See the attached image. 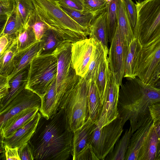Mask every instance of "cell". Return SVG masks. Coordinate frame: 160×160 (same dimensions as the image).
I'll list each match as a JSON object with an SVG mask.
<instances>
[{
  "label": "cell",
  "instance_id": "1",
  "mask_svg": "<svg viewBox=\"0 0 160 160\" xmlns=\"http://www.w3.org/2000/svg\"><path fill=\"white\" fill-rule=\"evenodd\" d=\"M73 136L63 108L48 118L41 116L29 141L34 160H67L71 155Z\"/></svg>",
  "mask_w": 160,
  "mask_h": 160
},
{
  "label": "cell",
  "instance_id": "2",
  "mask_svg": "<svg viewBox=\"0 0 160 160\" xmlns=\"http://www.w3.org/2000/svg\"><path fill=\"white\" fill-rule=\"evenodd\" d=\"M160 102V88L143 82L137 77L119 90V116L125 123L129 120L133 133L151 117L149 107Z\"/></svg>",
  "mask_w": 160,
  "mask_h": 160
},
{
  "label": "cell",
  "instance_id": "3",
  "mask_svg": "<svg viewBox=\"0 0 160 160\" xmlns=\"http://www.w3.org/2000/svg\"><path fill=\"white\" fill-rule=\"evenodd\" d=\"M57 70V59L53 53L35 56L29 65L25 88L42 98L56 80Z\"/></svg>",
  "mask_w": 160,
  "mask_h": 160
},
{
  "label": "cell",
  "instance_id": "4",
  "mask_svg": "<svg viewBox=\"0 0 160 160\" xmlns=\"http://www.w3.org/2000/svg\"><path fill=\"white\" fill-rule=\"evenodd\" d=\"M136 2L138 15L134 32L144 47L160 37V0Z\"/></svg>",
  "mask_w": 160,
  "mask_h": 160
},
{
  "label": "cell",
  "instance_id": "5",
  "mask_svg": "<svg viewBox=\"0 0 160 160\" xmlns=\"http://www.w3.org/2000/svg\"><path fill=\"white\" fill-rule=\"evenodd\" d=\"M35 11L50 28L61 34L65 30L87 36L89 29L83 28L74 20L62 8L56 0H32Z\"/></svg>",
  "mask_w": 160,
  "mask_h": 160
},
{
  "label": "cell",
  "instance_id": "6",
  "mask_svg": "<svg viewBox=\"0 0 160 160\" xmlns=\"http://www.w3.org/2000/svg\"><path fill=\"white\" fill-rule=\"evenodd\" d=\"M89 81L81 77L79 82L63 102L68 122L74 132L82 127L89 117L88 102Z\"/></svg>",
  "mask_w": 160,
  "mask_h": 160
},
{
  "label": "cell",
  "instance_id": "7",
  "mask_svg": "<svg viewBox=\"0 0 160 160\" xmlns=\"http://www.w3.org/2000/svg\"><path fill=\"white\" fill-rule=\"evenodd\" d=\"M124 124L118 116L100 128L96 125L93 133L91 145L99 160H104L112 150L123 131Z\"/></svg>",
  "mask_w": 160,
  "mask_h": 160
},
{
  "label": "cell",
  "instance_id": "8",
  "mask_svg": "<svg viewBox=\"0 0 160 160\" xmlns=\"http://www.w3.org/2000/svg\"><path fill=\"white\" fill-rule=\"evenodd\" d=\"M160 65V37L143 47L138 64V77L143 82L154 85Z\"/></svg>",
  "mask_w": 160,
  "mask_h": 160
},
{
  "label": "cell",
  "instance_id": "9",
  "mask_svg": "<svg viewBox=\"0 0 160 160\" xmlns=\"http://www.w3.org/2000/svg\"><path fill=\"white\" fill-rule=\"evenodd\" d=\"M96 125L89 118L82 127L73 132L71 152L73 160H98L91 145Z\"/></svg>",
  "mask_w": 160,
  "mask_h": 160
},
{
  "label": "cell",
  "instance_id": "10",
  "mask_svg": "<svg viewBox=\"0 0 160 160\" xmlns=\"http://www.w3.org/2000/svg\"><path fill=\"white\" fill-rule=\"evenodd\" d=\"M119 87L117 83L114 76L109 68L102 111L96 124L99 128L110 123L119 116L117 107Z\"/></svg>",
  "mask_w": 160,
  "mask_h": 160
},
{
  "label": "cell",
  "instance_id": "11",
  "mask_svg": "<svg viewBox=\"0 0 160 160\" xmlns=\"http://www.w3.org/2000/svg\"><path fill=\"white\" fill-rule=\"evenodd\" d=\"M97 42L89 38L72 45V66L77 75L84 78L95 50Z\"/></svg>",
  "mask_w": 160,
  "mask_h": 160
},
{
  "label": "cell",
  "instance_id": "12",
  "mask_svg": "<svg viewBox=\"0 0 160 160\" xmlns=\"http://www.w3.org/2000/svg\"><path fill=\"white\" fill-rule=\"evenodd\" d=\"M128 48L124 42L118 23L108 52L109 68L113 73L117 83L121 84L124 77L125 60Z\"/></svg>",
  "mask_w": 160,
  "mask_h": 160
},
{
  "label": "cell",
  "instance_id": "13",
  "mask_svg": "<svg viewBox=\"0 0 160 160\" xmlns=\"http://www.w3.org/2000/svg\"><path fill=\"white\" fill-rule=\"evenodd\" d=\"M41 104V98L38 95L24 88L0 112V130L12 117L23 110L31 108H40Z\"/></svg>",
  "mask_w": 160,
  "mask_h": 160
},
{
  "label": "cell",
  "instance_id": "14",
  "mask_svg": "<svg viewBox=\"0 0 160 160\" xmlns=\"http://www.w3.org/2000/svg\"><path fill=\"white\" fill-rule=\"evenodd\" d=\"M41 116L38 111L26 125L18 129L11 135L1 139L2 144L19 149L29 141L36 130Z\"/></svg>",
  "mask_w": 160,
  "mask_h": 160
},
{
  "label": "cell",
  "instance_id": "15",
  "mask_svg": "<svg viewBox=\"0 0 160 160\" xmlns=\"http://www.w3.org/2000/svg\"><path fill=\"white\" fill-rule=\"evenodd\" d=\"M26 50H19L17 36L11 39L5 50L0 54V74L7 76L10 75Z\"/></svg>",
  "mask_w": 160,
  "mask_h": 160
},
{
  "label": "cell",
  "instance_id": "16",
  "mask_svg": "<svg viewBox=\"0 0 160 160\" xmlns=\"http://www.w3.org/2000/svg\"><path fill=\"white\" fill-rule=\"evenodd\" d=\"M107 6L95 15L89 28V38H93L102 45L104 51L108 52L109 41L107 26Z\"/></svg>",
  "mask_w": 160,
  "mask_h": 160
},
{
  "label": "cell",
  "instance_id": "17",
  "mask_svg": "<svg viewBox=\"0 0 160 160\" xmlns=\"http://www.w3.org/2000/svg\"><path fill=\"white\" fill-rule=\"evenodd\" d=\"M153 126V120L150 117L132 134L125 160H138L140 149Z\"/></svg>",
  "mask_w": 160,
  "mask_h": 160
},
{
  "label": "cell",
  "instance_id": "18",
  "mask_svg": "<svg viewBox=\"0 0 160 160\" xmlns=\"http://www.w3.org/2000/svg\"><path fill=\"white\" fill-rule=\"evenodd\" d=\"M143 47L139 40L136 38L129 45L125 60L124 77L131 79L138 76V64Z\"/></svg>",
  "mask_w": 160,
  "mask_h": 160
},
{
  "label": "cell",
  "instance_id": "19",
  "mask_svg": "<svg viewBox=\"0 0 160 160\" xmlns=\"http://www.w3.org/2000/svg\"><path fill=\"white\" fill-rule=\"evenodd\" d=\"M38 107L27 108L10 119L0 130L1 139L8 137L19 128L26 125L39 111Z\"/></svg>",
  "mask_w": 160,
  "mask_h": 160
},
{
  "label": "cell",
  "instance_id": "20",
  "mask_svg": "<svg viewBox=\"0 0 160 160\" xmlns=\"http://www.w3.org/2000/svg\"><path fill=\"white\" fill-rule=\"evenodd\" d=\"M29 67V65L9 81L10 88L8 94L0 99V112L3 111L11 102L25 88Z\"/></svg>",
  "mask_w": 160,
  "mask_h": 160
},
{
  "label": "cell",
  "instance_id": "21",
  "mask_svg": "<svg viewBox=\"0 0 160 160\" xmlns=\"http://www.w3.org/2000/svg\"><path fill=\"white\" fill-rule=\"evenodd\" d=\"M118 24L122 39L128 47L135 38L124 1L122 2L121 0H119Z\"/></svg>",
  "mask_w": 160,
  "mask_h": 160
},
{
  "label": "cell",
  "instance_id": "22",
  "mask_svg": "<svg viewBox=\"0 0 160 160\" xmlns=\"http://www.w3.org/2000/svg\"><path fill=\"white\" fill-rule=\"evenodd\" d=\"M65 41L58 32L49 28L45 32L40 41V49L38 55L52 54L58 46Z\"/></svg>",
  "mask_w": 160,
  "mask_h": 160
},
{
  "label": "cell",
  "instance_id": "23",
  "mask_svg": "<svg viewBox=\"0 0 160 160\" xmlns=\"http://www.w3.org/2000/svg\"><path fill=\"white\" fill-rule=\"evenodd\" d=\"M88 102L89 117L97 124L101 115L103 105L100 95L95 81H89Z\"/></svg>",
  "mask_w": 160,
  "mask_h": 160
},
{
  "label": "cell",
  "instance_id": "24",
  "mask_svg": "<svg viewBox=\"0 0 160 160\" xmlns=\"http://www.w3.org/2000/svg\"><path fill=\"white\" fill-rule=\"evenodd\" d=\"M24 25L16 5L11 14L1 27L0 36L5 35L10 38H14Z\"/></svg>",
  "mask_w": 160,
  "mask_h": 160
},
{
  "label": "cell",
  "instance_id": "25",
  "mask_svg": "<svg viewBox=\"0 0 160 160\" xmlns=\"http://www.w3.org/2000/svg\"><path fill=\"white\" fill-rule=\"evenodd\" d=\"M158 141L153 126L140 149L138 160H155Z\"/></svg>",
  "mask_w": 160,
  "mask_h": 160
},
{
  "label": "cell",
  "instance_id": "26",
  "mask_svg": "<svg viewBox=\"0 0 160 160\" xmlns=\"http://www.w3.org/2000/svg\"><path fill=\"white\" fill-rule=\"evenodd\" d=\"M132 134L130 127L129 129L126 130L121 138L117 142L112 150L106 156L104 160H125Z\"/></svg>",
  "mask_w": 160,
  "mask_h": 160
},
{
  "label": "cell",
  "instance_id": "27",
  "mask_svg": "<svg viewBox=\"0 0 160 160\" xmlns=\"http://www.w3.org/2000/svg\"><path fill=\"white\" fill-rule=\"evenodd\" d=\"M39 49L40 41H37L24 52L12 73L8 76L9 81L29 65L33 57L38 55Z\"/></svg>",
  "mask_w": 160,
  "mask_h": 160
},
{
  "label": "cell",
  "instance_id": "28",
  "mask_svg": "<svg viewBox=\"0 0 160 160\" xmlns=\"http://www.w3.org/2000/svg\"><path fill=\"white\" fill-rule=\"evenodd\" d=\"M106 53L108 54V52H105L101 43L97 42L88 72L84 78L88 81L92 79L95 81L100 65Z\"/></svg>",
  "mask_w": 160,
  "mask_h": 160
},
{
  "label": "cell",
  "instance_id": "29",
  "mask_svg": "<svg viewBox=\"0 0 160 160\" xmlns=\"http://www.w3.org/2000/svg\"><path fill=\"white\" fill-rule=\"evenodd\" d=\"M119 0H112L107 4V26L109 41L111 43L115 32L118 23Z\"/></svg>",
  "mask_w": 160,
  "mask_h": 160
},
{
  "label": "cell",
  "instance_id": "30",
  "mask_svg": "<svg viewBox=\"0 0 160 160\" xmlns=\"http://www.w3.org/2000/svg\"><path fill=\"white\" fill-rule=\"evenodd\" d=\"M108 53H106L100 65L95 80L102 104L105 88L109 70Z\"/></svg>",
  "mask_w": 160,
  "mask_h": 160
},
{
  "label": "cell",
  "instance_id": "31",
  "mask_svg": "<svg viewBox=\"0 0 160 160\" xmlns=\"http://www.w3.org/2000/svg\"><path fill=\"white\" fill-rule=\"evenodd\" d=\"M17 36V45L20 51L32 45L37 41L32 28L27 23L19 32Z\"/></svg>",
  "mask_w": 160,
  "mask_h": 160
},
{
  "label": "cell",
  "instance_id": "32",
  "mask_svg": "<svg viewBox=\"0 0 160 160\" xmlns=\"http://www.w3.org/2000/svg\"><path fill=\"white\" fill-rule=\"evenodd\" d=\"M61 7L71 18L80 25L89 29L95 14L92 12L85 13L65 6Z\"/></svg>",
  "mask_w": 160,
  "mask_h": 160
},
{
  "label": "cell",
  "instance_id": "33",
  "mask_svg": "<svg viewBox=\"0 0 160 160\" xmlns=\"http://www.w3.org/2000/svg\"><path fill=\"white\" fill-rule=\"evenodd\" d=\"M27 23L33 29L37 41H40L45 32L50 28V26L41 19L36 11L30 17Z\"/></svg>",
  "mask_w": 160,
  "mask_h": 160
},
{
  "label": "cell",
  "instance_id": "34",
  "mask_svg": "<svg viewBox=\"0 0 160 160\" xmlns=\"http://www.w3.org/2000/svg\"><path fill=\"white\" fill-rule=\"evenodd\" d=\"M24 25L27 23L35 9L32 0H15Z\"/></svg>",
  "mask_w": 160,
  "mask_h": 160
},
{
  "label": "cell",
  "instance_id": "35",
  "mask_svg": "<svg viewBox=\"0 0 160 160\" xmlns=\"http://www.w3.org/2000/svg\"><path fill=\"white\" fill-rule=\"evenodd\" d=\"M85 13L92 12L95 14L103 10L107 5L105 0H82Z\"/></svg>",
  "mask_w": 160,
  "mask_h": 160
},
{
  "label": "cell",
  "instance_id": "36",
  "mask_svg": "<svg viewBox=\"0 0 160 160\" xmlns=\"http://www.w3.org/2000/svg\"><path fill=\"white\" fill-rule=\"evenodd\" d=\"M16 5L15 0H0V22L3 25Z\"/></svg>",
  "mask_w": 160,
  "mask_h": 160
},
{
  "label": "cell",
  "instance_id": "37",
  "mask_svg": "<svg viewBox=\"0 0 160 160\" xmlns=\"http://www.w3.org/2000/svg\"><path fill=\"white\" fill-rule=\"evenodd\" d=\"M126 10L133 29L135 28L137 19V11L135 4L132 0H124Z\"/></svg>",
  "mask_w": 160,
  "mask_h": 160
},
{
  "label": "cell",
  "instance_id": "38",
  "mask_svg": "<svg viewBox=\"0 0 160 160\" xmlns=\"http://www.w3.org/2000/svg\"><path fill=\"white\" fill-rule=\"evenodd\" d=\"M21 160H33L34 158L32 147L29 141L18 149Z\"/></svg>",
  "mask_w": 160,
  "mask_h": 160
},
{
  "label": "cell",
  "instance_id": "39",
  "mask_svg": "<svg viewBox=\"0 0 160 160\" xmlns=\"http://www.w3.org/2000/svg\"><path fill=\"white\" fill-rule=\"evenodd\" d=\"M4 150L5 158L7 160H21L17 147H12L8 145L2 144Z\"/></svg>",
  "mask_w": 160,
  "mask_h": 160
},
{
  "label": "cell",
  "instance_id": "40",
  "mask_svg": "<svg viewBox=\"0 0 160 160\" xmlns=\"http://www.w3.org/2000/svg\"><path fill=\"white\" fill-rule=\"evenodd\" d=\"M61 6H65L72 9L83 11L82 0H57Z\"/></svg>",
  "mask_w": 160,
  "mask_h": 160
},
{
  "label": "cell",
  "instance_id": "41",
  "mask_svg": "<svg viewBox=\"0 0 160 160\" xmlns=\"http://www.w3.org/2000/svg\"><path fill=\"white\" fill-rule=\"evenodd\" d=\"M10 88L8 76L0 74V99L7 96Z\"/></svg>",
  "mask_w": 160,
  "mask_h": 160
},
{
  "label": "cell",
  "instance_id": "42",
  "mask_svg": "<svg viewBox=\"0 0 160 160\" xmlns=\"http://www.w3.org/2000/svg\"><path fill=\"white\" fill-rule=\"evenodd\" d=\"M149 111L153 122L160 119V102L154 103L150 106Z\"/></svg>",
  "mask_w": 160,
  "mask_h": 160
},
{
  "label": "cell",
  "instance_id": "43",
  "mask_svg": "<svg viewBox=\"0 0 160 160\" xmlns=\"http://www.w3.org/2000/svg\"><path fill=\"white\" fill-rule=\"evenodd\" d=\"M12 39V38H9L6 35L0 36V54H2L5 50L9 44L10 40Z\"/></svg>",
  "mask_w": 160,
  "mask_h": 160
},
{
  "label": "cell",
  "instance_id": "44",
  "mask_svg": "<svg viewBox=\"0 0 160 160\" xmlns=\"http://www.w3.org/2000/svg\"><path fill=\"white\" fill-rule=\"evenodd\" d=\"M153 123L158 139L160 140V119L153 122Z\"/></svg>",
  "mask_w": 160,
  "mask_h": 160
},
{
  "label": "cell",
  "instance_id": "45",
  "mask_svg": "<svg viewBox=\"0 0 160 160\" xmlns=\"http://www.w3.org/2000/svg\"><path fill=\"white\" fill-rule=\"evenodd\" d=\"M155 160H160V140H159L158 144Z\"/></svg>",
  "mask_w": 160,
  "mask_h": 160
},
{
  "label": "cell",
  "instance_id": "46",
  "mask_svg": "<svg viewBox=\"0 0 160 160\" xmlns=\"http://www.w3.org/2000/svg\"><path fill=\"white\" fill-rule=\"evenodd\" d=\"M160 78V65L158 67L157 72L156 78V82Z\"/></svg>",
  "mask_w": 160,
  "mask_h": 160
},
{
  "label": "cell",
  "instance_id": "47",
  "mask_svg": "<svg viewBox=\"0 0 160 160\" xmlns=\"http://www.w3.org/2000/svg\"><path fill=\"white\" fill-rule=\"evenodd\" d=\"M106 1L107 4L109 3L112 0H105Z\"/></svg>",
  "mask_w": 160,
  "mask_h": 160
},
{
  "label": "cell",
  "instance_id": "48",
  "mask_svg": "<svg viewBox=\"0 0 160 160\" xmlns=\"http://www.w3.org/2000/svg\"><path fill=\"white\" fill-rule=\"evenodd\" d=\"M144 0H138V1L140 2V1H143Z\"/></svg>",
  "mask_w": 160,
  "mask_h": 160
},
{
  "label": "cell",
  "instance_id": "49",
  "mask_svg": "<svg viewBox=\"0 0 160 160\" xmlns=\"http://www.w3.org/2000/svg\"><path fill=\"white\" fill-rule=\"evenodd\" d=\"M122 2H123L124 0H121Z\"/></svg>",
  "mask_w": 160,
  "mask_h": 160
},
{
  "label": "cell",
  "instance_id": "50",
  "mask_svg": "<svg viewBox=\"0 0 160 160\" xmlns=\"http://www.w3.org/2000/svg\"></svg>",
  "mask_w": 160,
  "mask_h": 160
}]
</instances>
